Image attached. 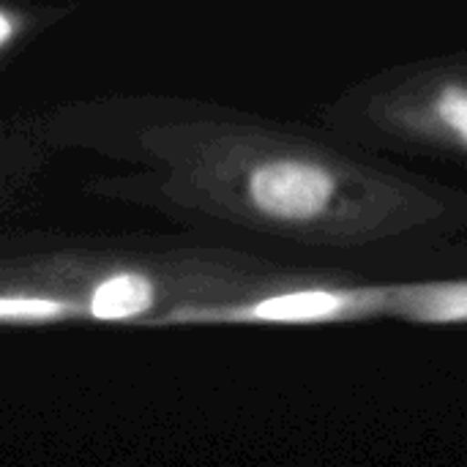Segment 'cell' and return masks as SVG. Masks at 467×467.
Listing matches in <instances>:
<instances>
[{
    "instance_id": "6da1fadb",
    "label": "cell",
    "mask_w": 467,
    "mask_h": 467,
    "mask_svg": "<svg viewBox=\"0 0 467 467\" xmlns=\"http://www.w3.org/2000/svg\"><path fill=\"white\" fill-rule=\"evenodd\" d=\"M55 153L115 164L82 189L263 252L375 263L467 233V192L339 131L186 93H96L44 107Z\"/></svg>"
},
{
    "instance_id": "7a4b0ae2",
    "label": "cell",
    "mask_w": 467,
    "mask_h": 467,
    "mask_svg": "<svg viewBox=\"0 0 467 467\" xmlns=\"http://www.w3.org/2000/svg\"><path fill=\"white\" fill-rule=\"evenodd\" d=\"M315 260L181 233H0V328H219L222 312ZM320 263V260H317Z\"/></svg>"
},
{
    "instance_id": "3957f363",
    "label": "cell",
    "mask_w": 467,
    "mask_h": 467,
    "mask_svg": "<svg viewBox=\"0 0 467 467\" xmlns=\"http://www.w3.org/2000/svg\"><path fill=\"white\" fill-rule=\"evenodd\" d=\"M413 254L375 263H304L285 279L233 301L219 328H326L405 323L467 326V260L457 265Z\"/></svg>"
},
{
    "instance_id": "277c9868",
    "label": "cell",
    "mask_w": 467,
    "mask_h": 467,
    "mask_svg": "<svg viewBox=\"0 0 467 467\" xmlns=\"http://www.w3.org/2000/svg\"><path fill=\"white\" fill-rule=\"evenodd\" d=\"M317 120L391 159L467 170V47L378 68L326 101Z\"/></svg>"
},
{
    "instance_id": "5b68a950",
    "label": "cell",
    "mask_w": 467,
    "mask_h": 467,
    "mask_svg": "<svg viewBox=\"0 0 467 467\" xmlns=\"http://www.w3.org/2000/svg\"><path fill=\"white\" fill-rule=\"evenodd\" d=\"M55 156L33 112H0V216L41 186Z\"/></svg>"
},
{
    "instance_id": "8992f818",
    "label": "cell",
    "mask_w": 467,
    "mask_h": 467,
    "mask_svg": "<svg viewBox=\"0 0 467 467\" xmlns=\"http://www.w3.org/2000/svg\"><path fill=\"white\" fill-rule=\"evenodd\" d=\"M77 11L74 0H0V79L36 41Z\"/></svg>"
}]
</instances>
